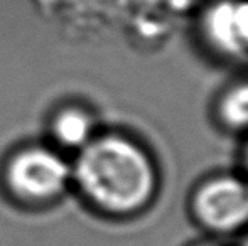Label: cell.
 I'll return each mask as SVG.
<instances>
[{
    "instance_id": "obj_1",
    "label": "cell",
    "mask_w": 248,
    "mask_h": 246,
    "mask_svg": "<svg viewBox=\"0 0 248 246\" xmlns=\"http://www.w3.org/2000/svg\"><path fill=\"white\" fill-rule=\"evenodd\" d=\"M76 177L93 203L117 214L144 209L157 190L154 160L124 137L88 142L78 159Z\"/></svg>"
},
{
    "instance_id": "obj_2",
    "label": "cell",
    "mask_w": 248,
    "mask_h": 246,
    "mask_svg": "<svg viewBox=\"0 0 248 246\" xmlns=\"http://www.w3.org/2000/svg\"><path fill=\"white\" fill-rule=\"evenodd\" d=\"M191 214L206 231L232 234L248 226V179L232 174L208 177L191 194Z\"/></svg>"
},
{
    "instance_id": "obj_3",
    "label": "cell",
    "mask_w": 248,
    "mask_h": 246,
    "mask_svg": "<svg viewBox=\"0 0 248 246\" xmlns=\"http://www.w3.org/2000/svg\"><path fill=\"white\" fill-rule=\"evenodd\" d=\"M69 177V169L59 155L44 148L19 154L9 167L10 187L29 199H46L58 194Z\"/></svg>"
},
{
    "instance_id": "obj_4",
    "label": "cell",
    "mask_w": 248,
    "mask_h": 246,
    "mask_svg": "<svg viewBox=\"0 0 248 246\" xmlns=\"http://www.w3.org/2000/svg\"><path fill=\"white\" fill-rule=\"evenodd\" d=\"M209 46L228 58L248 56V0H221L202 19Z\"/></svg>"
},
{
    "instance_id": "obj_5",
    "label": "cell",
    "mask_w": 248,
    "mask_h": 246,
    "mask_svg": "<svg viewBox=\"0 0 248 246\" xmlns=\"http://www.w3.org/2000/svg\"><path fill=\"white\" fill-rule=\"evenodd\" d=\"M215 113L225 130L248 131V81L228 86L219 95Z\"/></svg>"
},
{
    "instance_id": "obj_6",
    "label": "cell",
    "mask_w": 248,
    "mask_h": 246,
    "mask_svg": "<svg viewBox=\"0 0 248 246\" xmlns=\"http://www.w3.org/2000/svg\"><path fill=\"white\" fill-rule=\"evenodd\" d=\"M56 138L66 147H81L90 142L92 122L88 115L78 110H69L58 116L54 123Z\"/></svg>"
},
{
    "instance_id": "obj_7",
    "label": "cell",
    "mask_w": 248,
    "mask_h": 246,
    "mask_svg": "<svg viewBox=\"0 0 248 246\" xmlns=\"http://www.w3.org/2000/svg\"><path fill=\"white\" fill-rule=\"evenodd\" d=\"M243 165H245V177L248 179V144L245 147V152H243Z\"/></svg>"
},
{
    "instance_id": "obj_8",
    "label": "cell",
    "mask_w": 248,
    "mask_h": 246,
    "mask_svg": "<svg viewBox=\"0 0 248 246\" xmlns=\"http://www.w3.org/2000/svg\"><path fill=\"white\" fill-rule=\"evenodd\" d=\"M193 246H218L215 243H199V245H193Z\"/></svg>"
},
{
    "instance_id": "obj_9",
    "label": "cell",
    "mask_w": 248,
    "mask_h": 246,
    "mask_svg": "<svg viewBox=\"0 0 248 246\" xmlns=\"http://www.w3.org/2000/svg\"><path fill=\"white\" fill-rule=\"evenodd\" d=\"M242 246H248V238H247L245 241H243V245H242Z\"/></svg>"
}]
</instances>
